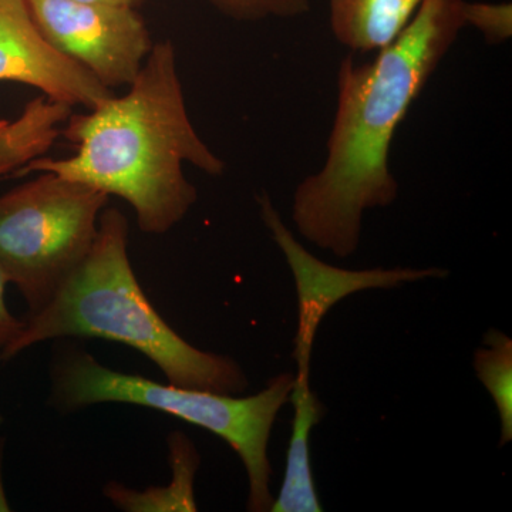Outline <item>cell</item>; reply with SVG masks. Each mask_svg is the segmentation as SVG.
Returning a JSON list of instances; mask_svg holds the SVG:
<instances>
[{"mask_svg":"<svg viewBox=\"0 0 512 512\" xmlns=\"http://www.w3.org/2000/svg\"><path fill=\"white\" fill-rule=\"evenodd\" d=\"M464 0H423L400 36L370 62L345 57L325 163L293 195L299 234L339 258L355 254L363 215L392 205L397 130L466 26Z\"/></svg>","mask_w":512,"mask_h":512,"instance_id":"cell-1","label":"cell"},{"mask_svg":"<svg viewBox=\"0 0 512 512\" xmlns=\"http://www.w3.org/2000/svg\"><path fill=\"white\" fill-rule=\"evenodd\" d=\"M73 157L30 161L16 175L53 173L130 204L144 234H167L198 200L184 164L220 177L225 161L205 144L188 114L170 40L151 47L124 96H111L64 123Z\"/></svg>","mask_w":512,"mask_h":512,"instance_id":"cell-2","label":"cell"},{"mask_svg":"<svg viewBox=\"0 0 512 512\" xmlns=\"http://www.w3.org/2000/svg\"><path fill=\"white\" fill-rule=\"evenodd\" d=\"M96 338L143 353L167 377L188 389L238 396L248 389L244 370L227 356L190 345L154 309L128 256V222L104 208L92 249L53 301L28 316L2 362L46 340Z\"/></svg>","mask_w":512,"mask_h":512,"instance_id":"cell-3","label":"cell"},{"mask_svg":"<svg viewBox=\"0 0 512 512\" xmlns=\"http://www.w3.org/2000/svg\"><path fill=\"white\" fill-rule=\"evenodd\" d=\"M295 375L274 377L254 396L188 389L128 375L101 365L80 348L59 350L50 367L49 404L70 413L103 403L133 404L170 414L217 434L237 451L247 470L248 510L264 512L274 504L269 484V437L279 410L289 402Z\"/></svg>","mask_w":512,"mask_h":512,"instance_id":"cell-4","label":"cell"},{"mask_svg":"<svg viewBox=\"0 0 512 512\" xmlns=\"http://www.w3.org/2000/svg\"><path fill=\"white\" fill-rule=\"evenodd\" d=\"M0 195V268L28 305L45 309L82 265L110 197L53 173Z\"/></svg>","mask_w":512,"mask_h":512,"instance_id":"cell-5","label":"cell"},{"mask_svg":"<svg viewBox=\"0 0 512 512\" xmlns=\"http://www.w3.org/2000/svg\"><path fill=\"white\" fill-rule=\"evenodd\" d=\"M47 42L107 89L130 86L154 43L133 8L79 0H25Z\"/></svg>","mask_w":512,"mask_h":512,"instance_id":"cell-6","label":"cell"},{"mask_svg":"<svg viewBox=\"0 0 512 512\" xmlns=\"http://www.w3.org/2000/svg\"><path fill=\"white\" fill-rule=\"evenodd\" d=\"M262 221L271 232L295 278L298 292V330L295 338V357L298 373L295 376L309 379L311 356L316 332L326 313L336 303L352 293L367 289L396 288L409 282L429 278H446L448 271L441 268H373L363 271H348L336 268L315 258L282 221L266 192L258 195Z\"/></svg>","mask_w":512,"mask_h":512,"instance_id":"cell-7","label":"cell"},{"mask_svg":"<svg viewBox=\"0 0 512 512\" xmlns=\"http://www.w3.org/2000/svg\"><path fill=\"white\" fill-rule=\"evenodd\" d=\"M0 82L26 84L47 99L87 110L113 94L47 42L25 0H0Z\"/></svg>","mask_w":512,"mask_h":512,"instance_id":"cell-8","label":"cell"},{"mask_svg":"<svg viewBox=\"0 0 512 512\" xmlns=\"http://www.w3.org/2000/svg\"><path fill=\"white\" fill-rule=\"evenodd\" d=\"M423 0H330V29L355 53H377L409 26Z\"/></svg>","mask_w":512,"mask_h":512,"instance_id":"cell-9","label":"cell"},{"mask_svg":"<svg viewBox=\"0 0 512 512\" xmlns=\"http://www.w3.org/2000/svg\"><path fill=\"white\" fill-rule=\"evenodd\" d=\"M295 409L292 436L286 454V470L281 493L272 504V512H320L313 481L309 436L325 414V407L311 390L309 380H296L289 397Z\"/></svg>","mask_w":512,"mask_h":512,"instance_id":"cell-10","label":"cell"},{"mask_svg":"<svg viewBox=\"0 0 512 512\" xmlns=\"http://www.w3.org/2000/svg\"><path fill=\"white\" fill-rule=\"evenodd\" d=\"M70 116L72 107L39 96L15 119H0V180L45 156Z\"/></svg>","mask_w":512,"mask_h":512,"instance_id":"cell-11","label":"cell"},{"mask_svg":"<svg viewBox=\"0 0 512 512\" xmlns=\"http://www.w3.org/2000/svg\"><path fill=\"white\" fill-rule=\"evenodd\" d=\"M173 481L167 488L150 487L136 491L120 483L104 487V495L119 510L127 512L197 511L194 497V477L200 466V454L194 444L180 431L168 437Z\"/></svg>","mask_w":512,"mask_h":512,"instance_id":"cell-12","label":"cell"},{"mask_svg":"<svg viewBox=\"0 0 512 512\" xmlns=\"http://www.w3.org/2000/svg\"><path fill=\"white\" fill-rule=\"evenodd\" d=\"M484 345L474 353V369L497 406L500 444L505 446L512 440V340L500 330L490 329Z\"/></svg>","mask_w":512,"mask_h":512,"instance_id":"cell-13","label":"cell"},{"mask_svg":"<svg viewBox=\"0 0 512 512\" xmlns=\"http://www.w3.org/2000/svg\"><path fill=\"white\" fill-rule=\"evenodd\" d=\"M229 18L237 20L292 19L311 10L309 0H208Z\"/></svg>","mask_w":512,"mask_h":512,"instance_id":"cell-14","label":"cell"},{"mask_svg":"<svg viewBox=\"0 0 512 512\" xmlns=\"http://www.w3.org/2000/svg\"><path fill=\"white\" fill-rule=\"evenodd\" d=\"M464 23L483 33L491 45H501L512 36V5L510 2H466L463 6Z\"/></svg>","mask_w":512,"mask_h":512,"instance_id":"cell-15","label":"cell"},{"mask_svg":"<svg viewBox=\"0 0 512 512\" xmlns=\"http://www.w3.org/2000/svg\"><path fill=\"white\" fill-rule=\"evenodd\" d=\"M9 285L8 276L0 268V362L3 353L12 345L13 340L18 338L25 326V320H20L9 311L6 303V286Z\"/></svg>","mask_w":512,"mask_h":512,"instance_id":"cell-16","label":"cell"},{"mask_svg":"<svg viewBox=\"0 0 512 512\" xmlns=\"http://www.w3.org/2000/svg\"><path fill=\"white\" fill-rule=\"evenodd\" d=\"M79 2L97 3V5L121 6V8L136 9L143 0H79Z\"/></svg>","mask_w":512,"mask_h":512,"instance_id":"cell-17","label":"cell"},{"mask_svg":"<svg viewBox=\"0 0 512 512\" xmlns=\"http://www.w3.org/2000/svg\"><path fill=\"white\" fill-rule=\"evenodd\" d=\"M2 458H3V439L0 437V511H10L8 500H6L5 490H3L2 480Z\"/></svg>","mask_w":512,"mask_h":512,"instance_id":"cell-18","label":"cell"},{"mask_svg":"<svg viewBox=\"0 0 512 512\" xmlns=\"http://www.w3.org/2000/svg\"><path fill=\"white\" fill-rule=\"evenodd\" d=\"M3 423H5V419H3L2 414H0V427L3 426Z\"/></svg>","mask_w":512,"mask_h":512,"instance_id":"cell-19","label":"cell"}]
</instances>
